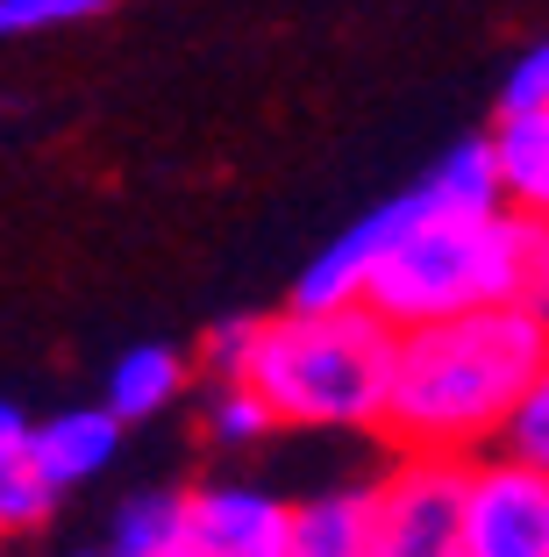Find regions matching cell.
Instances as JSON below:
<instances>
[{
  "instance_id": "1",
  "label": "cell",
  "mask_w": 549,
  "mask_h": 557,
  "mask_svg": "<svg viewBox=\"0 0 549 557\" xmlns=\"http://www.w3.org/2000/svg\"><path fill=\"white\" fill-rule=\"evenodd\" d=\"M549 364V322L528 300L442 314L392 336L386 408L378 436L407 458H478L492 450L528 394V379Z\"/></svg>"
},
{
  "instance_id": "2",
  "label": "cell",
  "mask_w": 549,
  "mask_h": 557,
  "mask_svg": "<svg viewBox=\"0 0 549 557\" xmlns=\"http://www.w3.org/2000/svg\"><path fill=\"white\" fill-rule=\"evenodd\" d=\"M392 336L400 329L364 300L258 314L242 386L272 408L278 429H378Z\"/></svg>"
},
{
  "instance_id": "3",
  "label": "cell",
  "mask_w": 549,
  "mask_h": 557,
  "mask_svg": "<svg viewBox=\"0 0 549 557\" xmlns=\"http://www.w3.org/2000/svg\"><path fill=\"white\" fill-rule=\"evenodd\" d=\"M521 250H528V222L507 214L500 200L492 208H436V194L421 186V214L392 236L364 278V308H378L392 329L500 308L521 294Z\"/></svg>"
},
{
  "instance_id": "4",
  "label": "cell",
  "mask_w": 549,
  "mask_h": 557,
  "mask_svg": "<svg viewBox=\"0 0 549 557\" xmlns=\"http://www.w3.org/2000/svg\"><path fill=\"white\" fill-rule=\"evenodd\" d=\"M464 458H407L372 479L364 557H464Z\"/></svg>"
},
{
  "instance_id": "5",
  "label": "cell",
  "mask_w": 549,
  "mask_h": 557,
  "mask_svg": "<svg viewBox=\"0 0 549 557\" xmlns=\"http://www.w3.org/2000/svg\"><path fill=\"white\" fill-rule=\"evenodd\" d=\"M464 557H549V472L514 450L464 458Z\"/></svg>"
},
{
  "instance_id": "6",
  "label": "cell",
  "mask_w": 549,
  "mask_h": 557,
  "mask_svg": "<svg viewBox=\"0 0 549 557\" xmlns=\"http://www.w3.org/2000/svg\"><path fill=\"white\" fill-rule=\"evenodd\" d=\"M292 543V500L250 479H208L186 486V529L172 557H286Z\"/></svg>"
},
{
  "instance_id": "7",
  "label": "cell",
  "mask_w": 549,
  "mask_h": 557,
  "mask_svg": "<svg viewBox=\"0 0 549 557\" xmlns=\"http://www.w3.org/2000/svg\"><path fill=\"white\" fill-rule=\"evenodd\" d=\"M114 458H122V422H114L100 400L93 408L50 414V422H29V465L58 500H65L72 486H86V479H100Z\"/></svg>"
},
{
  "instance_id": "8",
  "label": "cell",
  "mask_w": 549,
  "mask_h": 557,
  "mask_svg": "<svg viewBox=\"0 0 549 557\" xmlns=\"http://www.w3.org/2000/svg\"><path fill=\"white\" fill-rule=\"evenodd\" d=\"M492 144V186H500V208L521 214L528 230H549V108L528 115H500L485 129Z\"/></svg>"
},
{
  "instance_id": "9",
  "label": "cell",
  "mask_w": 549,
  "mask_h": 557,
  "mask_svg": "<svg viewBox=\"0 0 549 557\" xmlns=\"http://www.w3.org/2000/svg\"><path fill=\"white\" fill-rule=\"evenodd\" d=\"M186 379H194L186 350H172V344H129L122 358L108 364V394H100V408H108L122 429L150 422V414H164L178 394H186Z\"/></svg>"
},
{
  "instance_id": "10",
  "label": "cell",
  "mask_w": 549,
  "mask_h": 557,
  "mask_svg": "<svg viewBox=\"0 0 549 557\" xmlns=\"http://www.w3.org/2000/svg\"><path fill=\"white\" fill-rule=\"evenodd\" d=\"M364 529H372V486H328L314 500H292L286 557H364Z\"/></svg>"
},
{
  "instance_id": "11",
  "label": "cell",
  "mask_w": 549,
  "mask_h": 557,
  "mask_svg": "<svg viewBox=\"0 0 549 557\" xmlns=\"http://www.w3.org/2000/svg\"><path fill=\"white\" fill-rule=\"evenodd\" d=\"M50 508H58V493L29 465V414L15 400H0V536L8 529H36Z\"/></svg>"
},
{
  "instance_id": "12",
  "label": "cell",
  "mask_w": 549,
  "mask_h": 557,
  "mask_svg": "<svg viewBox=\"0 0 549 557\" xmlns=\"http://www.w3.org/2000/svg\"><path fill=\"white\" fill-rule=\"evenodd\" d=\"M186 529V486H144L108 522V557H172Z\"/></svg>"
},
{
  "instance_id": "13",
  "label": "cell",
  "mask_w": 549,
  "mask_h": 557,
  "mask_svg": "<svg viewBox=\"0 0 549 557\" xmlns=\"http://www.w3.org/2000/svg\"><path fill=\"white\" fill-rule=\"evenodd\" d=\"M421 186L436 194V208H492V200H500V186H492V144H485V136L450 144L421 172Z\"/></svg>"
},
{
  "instance_id": "14",
  "label": "cell",
  "mask_w": 549,
  "mask_h": 557,
  "mask_svg": "<svg viewBox=\"0 0 549 557\" xmlns=\"http://www.w3.org/2000/svg\"><path fill=\"white\" fill-rule=\"evenodd\" d=\"M200 429H208L214 450H258L278 422H272V408H264L242 379H214V394L200 400Z\"/></svg>"
},
{
  "instance_id": "15",
  "label": "cell",
  "mask_w": 549,
  "mask_h": 557,
  "mask_svg": "<svg viewBox=\"0 0 549 557\" xmlns=\"http://www.w3.org/2000/svg\"><path fill=\"white\" fill-rule=\"evenodd\" d=\"M108 8L114 0H0V44L72 29V22H93V15H108Z\"/></svg>"
},
{
  "instance_id": "16",
  "label": "cell",
  "mask_w": 549,
  "mask_h": 557,
  "mask_svg": "<svg viewBox=\"0 0 549 557\" xmlns=\"http://www.w3.org/2000/svg\"><path fill=\"white\" fill-rule=\"evenodd\" d=\"M500 450H514V458H528V465L549 472V364L528 379V394L514 400V414H507V429H500Z\"/></svg>"
},
{
  "instance_id": "17",
  "label": "cell",
  "mask_w": 549,
  "mask_h": 557,
  "mask_svg": "<svg viewBox=\"0 0 549 557\" xmlns=\"http://www.w3.org/2000/svg\"><path fill=\"white\" fill-rule=\"evenodd\" d=\"M250 344H258V314H214V322L200 329V364H208L214 379H242Z\"/></svg>"
},
{
  "instance_id": "18",
  "label": "cell",
  "mask_w": 549,
  "mask_h": 557,
  "mask_svg": "<svg viewBox=\"0 0 549 557\" xmlns=\"http://www.w3.org/2000/svg\"><path fill=\"white\" fill-rule=\"evenodd\" d=\"M528 108H549V36H535L500 79V115H528Z\"/></svg>"
},
{
  "instance_id": "19",
  "label": "cell",
  "mask_w": 549,
  "mask_h": 557,
  "mask_svg": "<svg viewBox=\"0 0 549 557\" xmlns=\"http://www.w3.org/2000/svg\"><path fill=\"white\" fill-rule=\"evenodd\" d=\"M535 314L549 322V230H528V250H521V294Z\"/></svg>"
},
{
  "instance_id": "20",
  "label": "cell",
  "mask_w": 549,
  "mask_h": 557,
  "mask_svg": "<svg viewBox=\"0 0 549 557\" xmlns=\"http://www.w3.org/2000/svg\"><path fill=\"white\" fill-rule=\"evenodd\" d=\"M79 557H108V550H79Z\"/></svg>"
}]
</instances>
